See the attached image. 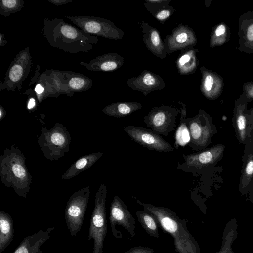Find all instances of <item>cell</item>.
<instances>
[{
    "mask_svg": "<svg viewBox=\"0 0 253 253\" xmlns=\"http://www.w3.org/2000/svg\"><path fill=\"white\" fill-rule=\"evenodd\" d=\"M139 24L142 30L143 40L146 47L159 58H165L167 51L159 31L147 23L141 22Z\"/></svg>",
    "mask_w": 253,
    "mask_h": 253,
    "instance_id": "obj_17",
    "label": "cell"
},
{
    "mask_svg": "<svg viewBox=\"0 0 253 253\" xmlns=\"http://www.w3.org/2000/svg\"><path fill=\"white\" fill-rule=\"evenodd\" d=\"M237 228L236 218H233L227 222L222 234L221 247L219 251L214 253H234L232 245L237 238Z\"/></svg>",
    "mask_w": 253,
    "mask_h": 253,
    "instance_id": "obj_22",
    "label": "cell"
},
{
    "mask_svg": "<svg viewBox=\"0 0 253 253\" xmlns=\"http://www.w3.org/2000/svg\"><path fill=\"white\" fill-rule=\"evenodd\" d=\"M214 84L213 77L210 74L206 76L203 81V88L204 91L210 92Z\"/></svg>",
    "mask_w": 253,
    "mask_h": 253,
    "instance_id": "obj_31",
    "label": "cell"
},
{
    "mask_svg": "<svg viewBox=\"0 0 253 253\" xmlns=\"http://www.w3.org/2000/svg\"><path fill=\"white\" fill-rule=\"evenodd\" d=\"M71 138L66 127L56 124L50 129L42 126L38 138L40 149L50 161L58 160L70 149Z\"/></svg>",
    "mask_w": 253,
    "mask_h": 253,
    "instance_id": "obj_4",
    "label": "cell"
},
{
    "mask_svg": "<svg viewBox=\"0 0 253 253\" xmlns=\"http://www.w3.org/2000/svg\"><path fill=\"white\" fill-rule=\"evenodd\" d=\"M5 115V111L4 109L0 106V120H1L3 118H4Z\"/></svg>",
    "mask_w": 253,
    "mask_h": 253,
    "instance_id": "obj_38",
    "label": "cell"
},
{
    "mask_svg": "<svg viewBox=\"0 0 253 253\" xmlns=\"http://www.w3.org/2000/svg\"><path fill=\"white\" fill-rule=\"evenodd\" d=\"M74 24L84 32L95 36L114 39H122L124 32L108 19L95 16H68Z\"/></svg>",
    "mask_w": 253,
    "mask_h": 253,
    "instance_id": "obj_7",
    "label": "cell"
},
{
    "mask_svg": "<svg viewBox=\"0 0 253 253\" xmlns=\"http://www.w3.org/2000/svg\"><path fill=\"white\" fill-rule=\"evenodd\" d=\"M89 187L74 192L69 199L65 211L66 225L73 237H76L83 224L90 195Z\"/></svg>",
    "mask_w": 253,
    "mask_h": 253,
    "instance_id": "obj_6",
    "label": "cell"
},
{
    "mask_svg": "<svg viewBox=\"0 0 253 253\" xmlns=\"http://www.w3.org/2000/svg\"><path fill=\"white\" fill-rule=\"evenodd\" d=\"M22 0H1L0 3V14L4 16H9L10 14L20 11L23 7Z\"/></svg>",
    "mask_w": 253,
    "mask_h": 253,
    "instance_id": "obj_28",
    "label": "cell"
},
{
    "mask_svg": "<svg viewBox=\"0 0 253 253\" xmlns=\"http://www.w3.org/2000/svg\"><path fill=\"white\" fill-rule=\"evenodd\" d=\"M136 200L144 210L155 216L163 230L171 235L178 253H201L199 244L189 231L184 219L178 217L169 208Z\"/></svg>",
    "mask_w": 253,
    "mask_h": 253,
    "instance_id": "obj_2",
    "label": "cell"
},
{
    "mask_svg": "<svg viewBox=\"0 0 253 253\" xmlns=\"http://www.w3.org/2000/svg\"><path fill=\"white\" fill-rule=\"evenodd\" d=\"M54 229V227H50L25 237L13 253H44L41 247L51 238Z\"/></svg>",
    "mask_w": 253,
    "mask_h": 253,
    "instance_id": "obj_16",
    "label": "cell"
},
{
    "mask_svg": "<svg viewBox=\"0 0 253 253\" xmlns=\"http://www.w3.org/2000/svg\"><path fill=\"white\" fill-rule=\"evenodd\" d=\"M150 1L153 2L156 7L159 8L156 12L152 14L153 16L159 21H165L173 13V9L168 3L170 1L163 0L160 7L158 6V0H150Z\"/></svg>",
    "mask_w": 253,
    "mask_h": 253,
    "instance_id": "obj_29",
    "label": "cell"
},
{
    "mask_svg": "<svg viewBox=\"0 0 253 253\" xmlns=\"http://www.w3.org/2000/svg\"><path fill=\"white\" fill-rule=\"evenodd\" d=\"M32 66V60L27 51H22L17 55L11 63L5 78L4 87L12 88L20 85L28 75Z\"/></svg>",
    "mask_w": 253,
    "mask_h": 253,
    "instance_id": "obj_12",
    "label": "cell"
},
{
    "mask_svg": "<svg viewBox=\"0 0 253 253\" xmlns=\"http://www.w3.org/2000/svg\"><path fill=\"white\" fill-rule=\"evenodd\" d=\"M124 58L118 54L109 53L98 56L86 63V69L92 71H111L121 67L124 64Z\"/></svg>",
    "mask_w": 253,
    "mask_h": 253,
    "instance_id": "obj_18",
    "label": "cell"
},
{
    "mask_svg": "<svg viewBox=\"0 0 253 253\" xmlns=\"http://www.w3.org/2000/svg\"><path fill=\"white\" fill-rule=\"evenodd\" d=\"M224 149V146L220 144L201 152L183 154V157L185 161L184 164L188 167L202 169L213 164L220 160L223 156Z\"/></svg>",
    "mask_w": 253,
    "mask_h": 253,
    "instance_id": "obj_13",
    "label": "cell"
},
{
    "mask_svg": "<svg viewBox=\"0 0 253 253\" xmlns=\"http://www.w3.org/2000/svg\"><path fill=\"white\" fill-rule=\"evenodd\" d=\"M102 152L84 156L73 163L62 176L63 180L71 179L91 167L103 155Z\"/></svg>",
    "mask_w": 253,
    "mask_h": 253,
    "instance_id": "obj_19",
    "label": "cell"
},
{
    "mask_svg": "<svg viewBox=\"0 0 253 253\" xmlns=\"http://www.w3.org/2000/svg\"><path fill=\"white\" fill-rule=\"evenodd\" d=\"M247 38L249 40H253V24H251L247 30Z\"/></svg>",
    "mask_w": 253,
    "mask_h": 253,
    "instance_id": "obj_35",
    "label": "cell"
},
{
    "mask_svg": "<svg viewBox=\"0 0 253 253\" xmlns=\"http://www.w3.org/2000/svg\"><path fill=\"white\" fill-rule=\"evenodd\" d=\"M109 221L113 235L122 239L121 233L116 226L120 225L126 229L131 237L135 236V220L125 202L118 196H115L110 205Z\"/></svg>",
    "mask_w": 253,
    "mask_h": 253,
    "instance_id": "obj_10",
    "label": "cell"
},
{
    "mask_svg": "<svg viewBox=\"0 0 253 253\" xmlns=\"http://www.w3.org/2000/svg\"><path fill=\"white\" fill-rule=\"evenodd\" d=\"M48 1L56 5H61L72 1V0H48Z\"/></svg>",
    "mask_w": 253,
    "mask_h": 253,
    "instance_id": "obj_34",
    "label": "cell"
},
{
    "mask_svg": "<svg viewBox=\"0 0 253 253\" xmlns=\"http://www.w3.org/2000/svg\"><path fill=\"white\" fill-rule=\"evenodd\" d=\"M253 178V154H250L244 165L240 177V189L246 192Z\"/></svg>",
    "mask_w": 253,
    "mask_h": 253,
    "instance_id": "obj_26",
    "label": "cell"
},
{
    "mask_svg": "<svg viewBox=\"0 0 253 253\" xmlns=\"http://www.w3.org/2000/svg\"><path fill=\"white\" fill-rule=\"evenodd\" d=\"M36 100L34 98H30L27 104V109L29 110L33 109L36 106Z\"/></svg>",
    "mask_w": 253,
    "mask_h": 253,
    "instance_id": "obj_36",
    "label": "cell"
},
{
    "mask_svg": "<svg viewBox=\"0 0 253 253\" xmlns=\"http://www.w3.org/2000/svg\"><path fill=\"white\" fill-rule=\"evenodd\" d=\"M233 123L239 140L244 142L248 134V124L245 115L241 111L237 112Z\"/></svg>",
    "mask_w": 253,
    "mask_h": 253,
    "instance_id": "obj_27",
    "label": "cell"
},
{
    "mask_svg": "<svg viewBox=\"0 0 253 253\" xmlns=\"http://www.w3.org/2000/svg\"><path fill=\"white\" fill-rule=\"evenodd\" d=\"M92 82L83 76L75 75L69 81V86L75 91H82L91 87Z\"/></svg>",
    "mask_w": 253,
    "mask_h": 253,
    "instance_id": "obj_30",
    "label": "cell"
},
{
    "mask_svg": "<svg viewBox=\"0 0 253 253\" xmlns=\"http://www.w3.org/2000/svg\"><path fill=\"white\" fill-rule=\"evenodd\" d=\"M180 113V110L171 106L155 107L144 117V123L153 132L167 136L175 130Z\"/></svg>",
    "mask_w": 253,
    "mask_h": 253,
    "instance_id": "obj_8",
    "label": "cell"
},
{
    "mask_svg": "<svg viewBox=\"0 0 253 253\" xmlns=\"http://www.w3.org/2000/svg\"><path fill=\"white\" fill-rule=\"evenodd\" d=\"M107 187L102 183L96 193L95 206L92 212L88 236V240H93L92 253H103L104 241L107 231L106 199Z\"/></svg>",
    "mask_w": 253,
    "mask_h": 253,
    "instance_id": "obj_5",
    "label": "cell"
},
{
    "mask_svg": "<svg viewBox=\"0 0 253 253\" xmlns=\"http://www.w3.org/2000/svg\"><path fill=\"white\" fill-rule=\"evenodd\" d=\"M180 123L175 133L174 146L177 149L179 146H185L190 140L189 131L186 124V110L185 105L180 109Z\"/></svg>",
    "mask_w": 253,
    "mask_h": 253,
    "instance_id": "obj_24",
    "label": "cell"
},
{
    "mask_svg": "<svg viewBox=\"0 0 253 253\" xmlns=\"http://www.w3.org/2000/svg\"><path fill=\"white\" fill-rule=\"evenodd\" d=\"M195 37L189 27L179 26L174 29L171 35L166 37L165 44L167 52L190 46L195 43Z\"/></svg>",
    "mask_w": 253,
    "mask_h": 253,
    "instance_id": "obj_15",
    "label": "cell"
},
{
    "mask_svg": "<svg viewBox=\"0 0 253 253\" xmlns=\"http://www.w3.org/2000/svg\"><path fill=\"white\" fill-rule=\"evenodd\" d=\"M136 215L140 224L151 236L158 238V222L155 216L145 210L136 212Z\"/></svg>",
    "mask_w": 253,
    "mask_h": 253,
    "instance_id": "obj_23",
    "label": "cell"
},
{
    "mask_svg": "<svg viewBox=\"0 0 253 253\" xmlns=\"http://www.w3.org/2000/svg\"><path fill=\"white\" fill-rule=\"evenodd\" d=\"M44 88L40 84H38L35 87V91L37 94H41L44 91Z\"/></svg>",
    "mask_w": 253,
    "mask_h": 253,
    "instance_id": "obj_37",
    "label": "cell"
},
{
    "mask_svg": "<svg viewBox=\"0 0 253 253\" xmlns=\"http://www.w3.org/2000/svg\"><path fill=\"white\" fill-rule=\"evenodd\" d=\"M14 237L13 220L7 213L0 211V253L9 245Z\"/></svg>",
    "mask_w": 253,
    "mask_h": 253,
    "instance_id": "obj_20",
    "label": "cell"
},
{
    "mask_svg": "<svg viewBox=\"0 0 253 253\" xmlns=\"http://www.w3.org/2000/svg\"><path fill=\"white\" fill-rule=\"evenodd\" d=\"M142 107V104L138 102H120L106 106L102 111L107 115L120 118L127 116Z\"/></svg>",
    "mask_w": 253,
    "mask_h": 253,
    "instance_id": "obj_21",
    "label": "cell"
},
{
    "mask_svg": "<svg viewBox=\"0 0 253 253\" xmlns=\"http://www.w3.org/2000/svg\"><path fill=\"white\" fill-rule=\"evenodd\" d=\"M127 84L145 96L151 91L163 89L165 86L164 80L159 75L147 70L143 71L137 77L128 79Z\"/></svg>",
    "mask_w": 253,
    "mask_h": 253,
    "instance_id": "obj_14",
    "label": "cell"
},
{
    "mask_svg": "<svg viewBox=\"0 0 253 253\" xmlns=\"http://www.w3.org/2000/svg\"><path fill=\"white\" fill-rule=\"evenodd\" d=\"M124 253H154V249L143 246H137L131 248Z\"/></svg>",
    "mask_w": 253,
    "mask_h": 253,
    "instance_id": "obj_32",
    "label": "cell"
},
{
    "mask_svg": "<svg viewBox=\"0 0 253 253\" xmlns=\"http://www.w3.org/2000/svg\"><path fill=\"white\" fill-rule=\"evenodd\" d=\"M176 65L181 74H188L196 67L195 52L193 50L185 51L176 61Z\"/></svg>",
    "mask_w": 253,
    "mask_h": 253,
    "instance_id": "obj_25",
    "label": "cell"
},
{
    "mask_svg": "<svg viewBox=\"0 0 253 253\" xmlns=\"http://www.w3.org/2000/svg\"><path fill=\"white\" fill-rule=\"evenodd\" d=\"M226 31L225 26L223 24H220L216 28L215 33L217 36H219L225 33Z\"/></svg>",
    "mask_w": 253,
    "mask_h": 253,
    "instance_id": "obj_33",
    "label": "cell"
},
{
    "mask_svg": "<svg viewBox=\"0 0 253 253\" xmlns=\"http://www.w3.org/2000/svg\"><path fill=\"white\" fill-rule=\"evenodd\" d=\"M124 131L132 140L151 150L160 152H170L173 150L172 145L159 134L141 126H125Z\"/></svg>",
    "mask_w": 253,
    "mask_h": 253,
    "instance_id": "obj_11",
    "label": "cell"
},
{
    "mask_svg": "<svg viewBox=\"0 0 253 253\" xmlns=\"http://www.w3.org/2000/svg\"><path fill=\"white\" fill-rule=\"evenodd\" d=\"M25 156L14 145L6 148L0 157V176L2 183L12 187L19 196L26 198L32 177L26 166Z\"/></svg>",
    "mask_w": 253,
    "mask_h": 253,
    "instance_id": "obj_3",
    "label": "cell"
},
{
    "mask_svg": "<svg viewBox=\"0 0 253 253\" xmlns=\"http://www.w3.org/2000/svg\"><path fill=\"white\" fill-rule=\"evenodd\" d=\"M43 34L53 47L70 53L90 51L97 43L96 36L66 23L62 19H44Z\"/></svg>",
    "mask_w": 253,
    "mask_h": 253,
    "instance_id": "obj_1",
    "label": "cell"
},
{
    "mask_svg": "<svg viewBox=\"0 0 253 253\" xmlns=\"http://www.w3.org/2000/svg\"><path fill=\"white\" fill-rule=\"evenodd\" d=\"M186 124L190 136L187 145L196 151L206 148L214 134L213 125L208 116L200 111L197 115L186 118Z\"/></svg>",
    "mask_w": 253,
    "mask_h": 253,
    "instance_id": "obj_9",
    "label": "cell"
},
{
    "mask_svg": "<svg viewBox=\"0 0 253 253\" xmlns=\"http://www.w3.org/2000/svg\"></svg>",
    "mask_w": 253,
    "mask_h": 253,
    "instance_id": "obj_39",
    "label": "cell"
}]
</instances>
